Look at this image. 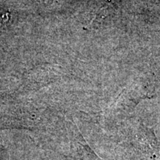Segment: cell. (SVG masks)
<instances>
[{
  "label": "cell",
  "instance_id": "6da1fadb",
  "mask_svg": "<svg viewBox=\"0 0 160 160\" xmlns=\"http://www.w3.org/2000/svg\"><path fill=\"white\" fill-rule=\"evenodd\" d=\"M108 6H105V7H102L101 8L99 9V11H97V14L95 15V17L93 18V19L91 20V22L88 25L86 26V28H91L92 26L93 25H97V24H99L102 22L104 18L107 17L108 14Z\"/></svg>",
  "mask_w": 160,
  "mask_h": 160
}]
</instances>
